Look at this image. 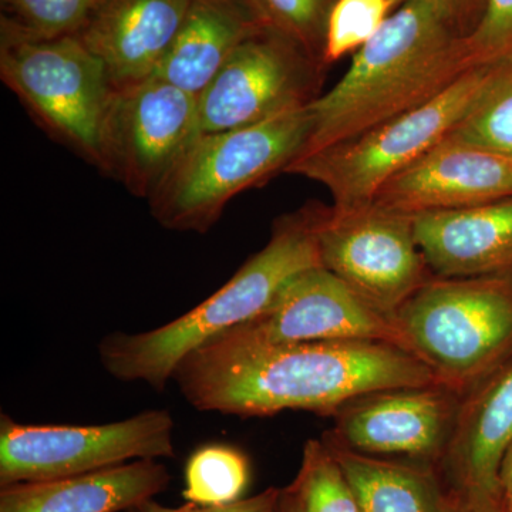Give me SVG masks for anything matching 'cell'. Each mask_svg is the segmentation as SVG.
<instances>
[{
  "label": "cell",
  "instance_id": "obj_1",
  "mask_svg": "<svg viewBox=\"0 0 512 512\" xmlns=\"http://www.w3.org/2000/svg\"><path fill=\"white\" fill-rule=\"evenodd\" d=\"M173 380L198 412L239 417L285 410L333 416L365 394L440 384L420 359L390 343H265L229 330L183 357Z\"/></svg>",
  "mask_w": 512,
  "mask_h": 512
},
{
  "label": "cell",
  "instance_id": "obj_2",
  "mask_svg": "<svg viewBox=\"0 0 512 512\" xmlns=\"http://www.w3.org/2000/svg\"><path fill=\"white\" fill-rule=\"evenodd\" d=\"M473 67L466 36L429 6L404 3L357 50L339 83L309 104L312 133L302 156L423 106Z\"/></svg>",
  "mask_w": 512,
  "mask_h": 512
},
{
  "label": "cell",
  "instance_id": "obj_3",
  "mask_svg": "<svg viewBox=\"0 0 512 512\" xmlns=\"http://www.w3.org/2000/svg\"><path fill=\"white\" fill-rule=\"evenodd\" d=\"M320 265L309 205L279 218L268 244L190 312L161 328L106 336L99 345L101 365L114 379L144 382L163 392L183 357L214 336L254 318L289 279Z\"/></svg>",
  "mask_w": 512,
  "mask_h": 512
},
{
  "label": "cell",
  "instance_id": "obj_4",
  "mask_svg": "<svg viewBox=\"0 0 512 512\" xmlns=\"http://www.w3.org/2000/svg\"><path fill=\"white\" fill-rule=\"evenodd\" d=\"M311 133L308 106L252 126L200 134L151 195V215L171 231H210L235 195L285 173Z\"/></svg>",
  "mask_w": 512,
  "mask_h": 512
},
{
  "label": "cell",
  "instance_id": "obj_5",
  "mask_svg": "<svg viewBox=\"0 0 512 512\" xmlns=\"http://www.w3.org/2000/svg\"><path fill=\"white\" fill-rule=\"evenodd\" d=\"M394 318L407 352L463 396L512 360V274L436 276Z\"/></svg>",
  "mask_w": 512,
  "mask_h": 512
},
{
  "label": "cell",
  "instance_id": "obj_6",
  "mask_svg": "<svg viewBox=\"0 0 512 512\" xmlns=\"http://www.w3.org/2000/svg\"><path fill=\"white\" fill-rule=\"evenodd\" d=\"M0 77L50 137L101 170V136L116 89L79 36L42 39L0 20Z\"/></svg>",
  "mask_w": 512,
  "mask_h": 512
},
{
  "label": "cell",
  "instance_id": "obj_7",
  "mask_svg": "<svg viewBox=\"0 0 512 512\" xmlns=\"http://www.w3.org/2000/svg\"><path fill=\"white\" fill-rule=\"evenodd\" d=\"M503 64L474 66L423 106L359 136L303 154L285 173L323 185L335 207L369 204L394 175L453 133L494 82Z\"/></svg>",
  "mask_w": 512,
  "mask_h": 512
},
{
  "label": "cell",
  "instance_id": "obj_8",
  "mask_svg": "<svg viewBox=\"0 0 512 512\" xmlns=\"http://www.w3.org/2000/svg\"><path fill=\"white\" fill-rule=\"evenodd\" d=\"M320 264L387 313L436 278L414 232L413 215L376 202L312 205Z\"/></svg>",
  "mask_w": 512,
  "mask_h": 512
},
{
  "label": "cell",
  "instance_id": "obj_9",
  "mask_svg": "<svg viewBox=\"0 0 512 512\" xmlns=\"http://www.w3.org/2000/svg\"><path fill=\"white\" fill-rule=\"evenodd\" d=\"M174 420L147 410L99 426H36L0 417V487L80 476L137 460L173 458Z\"/></svg>",
  "mask_w": 512,
  "mask_h": 512
},
{
  "label": "cell",
  "instance_id": "obj_10",
  "mask_svg": "<svg viewBox=\"0 0 512 512\" xmlns=\"http://www.w3.org/2000/svg\"><path fill=\"white\" fill-rule=\"evenodd\" d=\"M198 96L150 77L114 92L101 136V171L147 198L200 136Z\"/></svg>",
  "mask_w": 512,
  "mask_h": 512
},
{
  "label": "cell",
  "instance_id": "obj_11",
  "mask_svg": "<svg viewBox=\"0 0 512 512\" xmlns=\"http://www.w3.org/2000/svg\"><path fill=\"white\" fill-rule=\"evenodd\" d=\"M326 69L292 40L261 30L238 47L198 96L200 133L252 126L308 107L322 94Z\"/></svg>",
  "mask_w": 512,
  "mask_h": 512
},
{
  "label": "cell",
  "instance_id": "obj_12",
  "mask_svg": "<svg viewBox=\"0 0 512 512\" xmlns=\"http://www.w3.org/2000/svg\"><path fill=\"white\" fill-rule=\"evenodd\" d=\"M228 330L256 342L369 340L406 350L394 315L377 308L322 265L293 276L264 311Z\"/></svg>",
  "mask_w": 512,
  "mask_h": 512
},
{
  "label": "cell",
  "instance_id": "obj_13",
  "mask_svg": "<svg viewBox=\"0 0 512 512\" xmlns=\"http://www.w3.org/2000/svg\"><path fill=\"white\" fill-rule=\"evenodd\" d=\"M461 394L440 386L402 387L357 397L333 414L322 439L370 456H406L437 467Z\"/></svg>",
  "mask_w": 512,
  "mask_h": 512
},
{
  "label": "cell",
  "instance_id": "obj_14",
  "mask_svg": "<svg viewBox=\"0 0 512 512\" xmlns=\"http://www.w3.org/2000/svg\"><path fill=\"white\" fill-rule=\"evenodd\" d=\"M512 444V360L463 394L437 470L461 503L505 510L501 464Z\"/></svg>",
  "mask_w": 512,
  "mask_h": 512
},
{
  "label": "cell",
  "instance_id": "obj_15",
  "mask_svg": "<svg viewBox=\"0 0 512 512\" xmlns=\"http://www.w3.org/2000/svg\"><path fill=\"white\" fill-rule=\"evenodd\" d=\"M511 197V157L448 136L387 181L373 202L419 215L464 210Z\"/></svg>",
  "mask_w": 512,
  "mask_h": 512
},
{
  "label": "cell",
  "instance_id": "obj_16",
  "mask_svg": "<svg viewBox=\"0 0 512 512\" xmlns=\"http://www.w3.org/2000/svg\"><path fill=\"white\" fill-rule=\"evenodd\" d=\"M190 5L191 0H106L79 37L120 89L156 74Z\"/></svg>",
  "mask_w": 512,
  "mask_h": 512
},
{
  "label": "cell",
  "instance_id": "obj_17",
  "mask_svg": "<svg viewBox=\"0 0 512 512\" xmlns=\"http://www.w3.org/2000/svg\"><path fill=\"white\" fill-rule=\"evenodd\" d=\"M414 232L431 271L440 278L512 274V197L413 215Z\"/></svg>",
  "mask_w": 512,
  "mask_h": 512
},
{
  "label": "cell",
  "instance_id": "obj_18",
  "mask_svg": "<svg viewBox=\"0 0 512 512\" xmlns=\"http://www.w3.org/2000/svg\"><path fill=\"white\" fill-rule=\"evenodd\" d=\"M167 467L157 460L56 478L6 485L0 512H120L156 497L170 484Z\"/></svg>",
  "mask_w": 512,
  "mask_h": 512
},
{
  "label": "cell",
  "instance_id": "obj_19",
  "mask_svg": "<svg viewBox=\"0 0 512 512\" xmlns=\"http://www.w3.org/2000/svg\"><path fill=\"white\" fill-rule=\"evenodd\" d=\"M261 30L245 0H191L180 33L153 77L200 96L238 47Z\"/></svg>",
  "mask_w": 512,
  "mask_h": 512
},
{
  "label": "cell",
  "instance_id": "obj_20",
  "mask_svg": "<svg viewBox=\"0 0 512 512\" xmlns=\"http://www.w3.org/2000/svg\"><path fill=\"white\" fill-rule=\"evenodd\" d=\"M338 460L360 512H451L456 497L439 471L424 463H403L357 453L323 440Z\"/></svg>",
  "mask_w": 512,
  "mask_h": 512
},
{
  "label": "cell",
  "instance_id": "obj_21",
  "mask_svg": "<svg viewBox=\"0 0 512 512\" xmlns=\"http://www.w3.org/2000/svg\"><path fill=\"white\" fill-rule=\"evenodd\" d=\"M282 497L291 512H360L348 478L322 440L306 441L298 476Z\"/></svg>",
  "mask_w": 512,
  "mask_h": 512
},
{
  "label": "cell",
  "instance_id": "obj_22",
  "mask_svg": "<svg viewBox=\"0 0 512 512\" xmlns=\"http://www.w3.org/2000/svg\"><path fill=\"white\" fill-rule=\"evenodd\" d=\"M184 478L187 503L227 505L242 500L251 480V467L237 448L208 444L188 458Z\"/></svg>",
  "mask_w": 512,
  "mask_h": 512
},
{
  "label": "cell",
  "instance_id": "obj_23",
  "mask_svg": "<svg viewBox=\"0 0 512 512\" xmlns=\"http://www.w3.org/2000/svg\"><path fill=\"white\" fill-rule=\"evenodd\" d=\"M336 2L338 0H245L262 28L292 40L323 66H326V32Z\"/></svg>",
  "mask_w": 512,
  "mask_h": 512
},
{
  "label": "cell",
  "instance_id": "obj_24",
  "mask_svg": "<svg viewBox=\"0 0 512 512\" xmlns=\"http://www.w3.org/2000/svg\"><path fill=\"white\" fill-rule=\"evenodd\" d=\"M451 137L512 158V63H504L494 82Z\"/></svg>",
  "mask_w": 512,
  "mask_h": 512
},
{
  "label": "cell",
  "instance_id": "obj_25",
  "mask_svg": "<svg viewBox=\"0 0 512 512\" xmlns=\"http://www.w3.org/2000/svg\"><path fill=\"white\" fill-rule=\"evenodd\" d=\"M106 0H2V20L42 39L79 36Z\"/></svg>",
  "mask_w": 512,
  "mask_h": 512
},
{
  "label": "cell",
  "instance_id": "obj_26",
  "mask_svg": "<svg viewBox=\"0 0 512 512\" xmlns=\"http://www.w3.org/2000/svg\"><path fill=\"white\" fill-rule=\"evenodd\" d=\"M392 10L390 0H338L326 32V66L365 46Z\"/></svg>",
  "mask_w": 512,
  "mask_h": 512
},
{
  "label": "cell",
  "instance_id": "obj_27",
  "mask_svg": "<svg viewBox=\"0 0 512 512\" xmlns=\"http://www.w3.org/2000/svg\"><path fill=\"white\" fill-rule=\"evenodd\" d=\"M466 46L474 66L512 63V0H484Z\"/></svg>",
  "mask_w": 512,
  "mask_h": 512
},
{
  "label": "cell",
  "instance_id": "obj_28",
  "mask_svg": "<svg viewBox=\"0 0 512 512\" xmlns=\"http://www.w3.org/2000/svg\"><path fill=\"white\" fill-rule=\"evenodd\" d=\"M282 490L268 488L254 497L242 498L235 503L227 505H201L187 503L181 507H164L154 498L137 504L127 512H279L281 507Z\"/></svg>",
  "mask_w": 512,
  "mask_h": 512
},
{
  "label": "cell",
  "instance_id": "obj_29",
  "mask_svg": "<svg viewBox=\"0 0 512 512\" xmlns=\"http://www.w3.org/2000/svg\"><path fill=\"white\" fill-rule=\"evenodd\" d=\"M417 2L429 6L461 35L467 36L476 26L484 0H390L392 9L404 3Z\"/></svg>",
  "mask_w": 512,
  "mask_h": 512
},
{
  "label": "cell",
  "instance_id": "obj_30",
  "mask_svg": "<svg viewBox=\"0 0 512 512\" xmlns=\"http://www.w3.org/2000/svg\"><path fill=\"white\" fill-rule=\"evenodd\" d=\"M500 483L505 501V498L512 495V444L505 453L503 464H501Z\"/></svg>",
  "mask_w": 512,
  "mask_h": 512
},
{
  "label": "cell",
  "instance_id": "obj_31",
  "mask_svg": "<svg viewBox=\"0 0 512 512\" xmlns=\"http://www.w3.org/2000/svg\"><path fill=\"white\" fill-rule=\"evenodd\" d=\"M451 512H507L505 510L503 511H494V510H481V508L471 507V505H467L464 503H461L460 500H457L456 503H454L453 510Z\"/></svg>",
  "mask_w": 512,
  "mask_h": 512
},
{
  "label": "cell",
  "instance_id": "obj_32",
  "mask_svg": "<svg viewBox=\"0 0 512 512\" xmlns=\"http://www.w3.org/2000/svg\"><path fill=\"white\" fill-rule=\"evenodd\" d=\"M505 511L512 512V495L511 497L505 498Z\"/></svg>",
  "mask_w": 512,
  "mask_h": 512
},
{
  "label": "cell",
  "instance_id": "obj_33",
  "mask_svg": "<svg viewBox=\"0 0 512 512\" xmlns=\"http://www.w3.org/2000/svg\"><path fill=\"white\" fill-rule=\"evenodd\" d=\"M279 512H291L288 505L285 503L284 497H281V507H279Z\"/></svg>",
  "mask_w": 512,
  "mask_h": 512
}]
</instances>
